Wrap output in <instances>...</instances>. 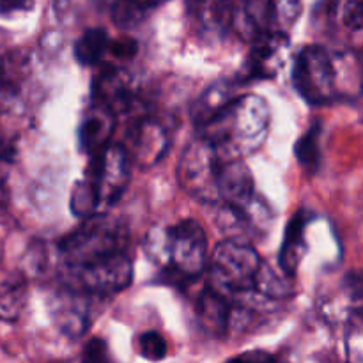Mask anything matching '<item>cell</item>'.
<instances>
[{"instance_id":"cell-1","label":"cell","mask_w":363,"mask_h":363,"mask_svg":"<svg viewBox=\"0 0 363 363\" xmlns=\"http://www.w3.org/2000/svg\"><path fill=\"white\" fill-rule=\"evenodd\" d=\"M269 128V108L255 94L236 96L209 121L199 126V137L225 160H241L257 151Z\"/></svg>"},{"instance_id":"cell-2","label":"cell","mask_w":363,"mask_h":363,"mask_svg":"<svg viewBox=\"0 0 363 363\" xmlns=\"http://www.w3.org/2000/svg\"><path fill=\"white\" fill-rule=\"evenodd\" d=\"M147 255L172 277L191 280L201 275L209 262L208 236L195 220L170 225L163 230L152 229L145 241Z\"/></svg>"},{"instance_id":"cell-3","label":"cell","mask_w":363,"mask_h":363,"mask_svg":"<svg viewBox=\"0 0 363 363\" xmlns=\"http://www.w3.org/2000/svg\"><path fill=\"white\" fill-rule=\"evenodd\" d=\"M128 230L121 220L106 215L87 218L59 243V255L69 273L98 264L126 252Z\"/></svg>"},{"instance_id":"cell-4","label":"cell","mask_w":363,"mask_h":363,"mask_svg":"<svg viewBox=\"0 0 363 363\" xmlns=\"http://www.w3.org/2000/svg\"><path fill=\"white\" fill-rule=\"evenodd\" d=\"M262 266L255 248L243 240H223L209 255L213 286L229 296L255 291Z\"/></svg>"},{"instance_id":"cell-5","label":"cell","mask_w":363,"mask_h":363,"mask_svg":"<svg viewBox=\"0 0 363 363\" xmlns=\"http://www.w3.org/2000/svg\"><path fill=\"white\" fill-rule=\"evenodd\" d=\"M223 162L225 158L209 142L197 137L186 145L179 160L181 188L197 201L218 206Z\"/></svg>"},{"instance_id":"cell-6","label":"cell","mask_w":363,"mask_h":363,"mask_svg":"<svg viewBox=\"0 0 363 363\" xmlns=\"http://www.w3.org/2000/svg\"><path fill=\"white\" fill-rule=\"evenodd\" d=\"M294 87L311 105H325L339 98L335 59L323 46L300 50L293 67Z\"/></svg>"},{"instance_id":"cell-7","label":"cell","mask_w":363,"mask_h":363,"mask_svg":"<svg viewBox=\"0 0 363 363\" xmlns=\"http://www.w3.org/2000/svg\"><path fill=\"white\" fill-rule=\"evenodd\" d=\"M131 160L121 144H112L92 156L87 181L94 190L99 208L105 209L116 204L126 190L130 181Z\"/></svg>"},{"instance_id":"cell-8","label":"cell","mask_w":363,"mask_h":363,"mask_svg":"<svg viewBox=\"0 0 363 363\" xmlns=\"http://www.w3.org/2000/svg\"><path fill=\"white\" fill-rule=\"evenodd\" d=\"M74 289L84 291L91 296H112L126 289L133 279V264L126 252L105 259L98 264L71 273Z\"/></svg>"},{"instance_id":"cell-9","label":"cell","mask_w":363,"mask_h":363,"mask_svg":"<svg viewBox=\"0 0 363 363\" xmlns=\"http://www.w3.org/2000/svg\"><path fill=\"white\" fill-rule=\"evenodd\" d=\"M131 163L149 169L156 165L169 149V130L151 116H140L131 123L123 145Z\"/></svg>"},{"instance_id":"cell-10","label":"cell","mask_w":363,"mask_h":363,"mask_svg":"<svg viewBox=\"0 0 363 363\" xmlns=\"http://www.w3.org/2000/svg\"><path fill=\"white\" fill-rule=\"evenodd\" d=\"M92 96L96 105L105 106L113 116L130 112L138 99L130 73L112 66H105L98 71L92 82Z\"/></svg>"},{"instance_id":"cell-11","label":"cell","mask_w":363,"mask_h":363,"mask_svg":"<svg viewBox=\"0 0 363 363\" xmlns=\"http://www.w3.org/2000/svg\"><path fill=\"white\" fill-rule=\"evenodd\" d=\"M52 312L55 325L59 326L64 335L73 337V339L82 337L91 326V294L74 289V287H67L55 294Z\"/></svg>"},{"instance_id":"cell-12","label":"cell","mask_w":363,"mask_h":363,"mask_svg":"<svg viewBox=\"0 0 363 363\" xmlns=\"http://www.w3.org/2000/svg\"><path fill=\"white\" fill-rule=\"evenodd\" d=\"M289 53V35L266 30L252 41L248 71L254 78H273L284 67Z\"/></svg>"},{"instance_id":"cell-13","label":"cell","mask_w":363,"mask_h":363,"mask_svg":"<svg viewBox=\"0 0 363 363\" xmlns=\"http://www.w3.org/2000/svg\"><path fill=\"white\" fill-rule=\"evenodd\" d=\"M197 318L199 323L208 330L211 335H223L234 325L236 318V305L233 303L229 294L216 289L215 286L206 287L197 298Z\"/></svg>"},{"instance_id":"cell-14","label":"cell","mask_w":363,"mask_h":363,"mask_svg":"<svg viewBox=\"0 0 363 363\" xmlns=\"http://www.w3.org/2000/svg\"><path fill=\"white\" fill-rule=\"evenodd\" d=\"M236 0H188V13L197 30L206 35H222L233 28Z\"/></svg>"},{"instance_id":"cell-15","label":"cell","mask_w":363,"mask_h":363,"mask_svg":"<svg viewBox=\"0 0 363 363\" xmlns=\"http://www.w3.org/2000/svg\"><path fill=\"white\" fill-rule=\"evenodd\" d=\"M28 77V59L23 52H9L0 59V113L20 103Z\"/></svg>"},{"instance_id":"cell-16","label":"cell","mask_w":363,"mask_h":363,"mask_svg":"<svg viewBox=\"0 0 363 363\" xmlns=\"http://www.w3.org/2000/svg\"><path fill=\"white\" fill-rule=\"evenodd\" d=\"M113 123H116V116L105 106L94 103L84 113L80 130H78V140H80L82 149L87 155L96 156L105 151L108 145H112L110 138L113 133Z\"/></svg>"},{"instance_id":"cell-17","label":"cell","mask_w":363,"mask_h":363,"mask_svg":"<svg viewBox=\"0 0 363 363\" xmlns=\"http://www.w3.org/2000/svg\"><path fill=\"white\" fill-rule=\"evenodd\" d=\"M312 215H308L305 209L298 211L287 223L286 234H284V243L280 248V268L287 279H293L303 261L305 250H307V241H305V230Z\"/></svg>"},{"instance_id":"cell-18","label":"cell","mask_w":363,"mask_h":363,"mask_svg":"<svg viewBox=\"0 0 363 363\" xmlns=\"http://www.w3.org/2000/svg\"><path fill=\"white\" fill-rule=\"evenodd\" d=\"M28 300V284L23 273H11L0 280V321L14 323Z\"/></svg>"},{"instance_id":"cell-19","label":"cell","mask_w":363,"mask_h":363,"mask_svg":"<svg viewBox=\"0 0 363 363\" xmlns=\"http://www.w3.org/2000/svg\"><path fill=\"white\" fill-rule=\"evenodd\" d=\"M110 45L112 39L105 28H87L74 45V57L84 66H98L101 64L105 53L110 52Z\"/></svg>"},{"instance_id":"cell-20","label":"cell","mask_w":363,"mask_h":363,"mask_svg":"<svg viewBox=\"0 0 363 363\" xmlns=\"http://www.w3.org/2000/svg\"><path fill=\"white\" fill-rule=\"evenodd\" d=\"M268 30L289 34L301 14V0H266Z\"/></svg>"},{"instance_id":"cell-21","label":"cell","mask_w":363,"mask_h":363,"mask_svg":"<svg viewBox=\"0 0 363 363\" xmlns=\"http://www.w3.org/2000/svg\"><path fill=\"white\" fill-rule=\"evenodd\" d=\"M234 98H236V96L233 94L230 84L211 85V87L197 99V103H195L194 106V112H191L197 128L201 126V124H204L206 121L211 119L218 110H222L223 106H225L227 103L233 101Z\"/></svg>"},{"instance_id":"cell-22","label":"cell","mask_w":363,"mask_h":363,"mask_svg":"<svg viewBox=\"0 0 363 363\" xmlns=\"http://www.w3.org/2000/svg\"><path fill=\"white\" fill-rule=\"evenodd\" d=\"M319 140H321V124L315 121L307 133L296 142L294 145V155L300 162L301 167L307 170H318L319 163H321V147H319Z\"/></svg>"},{"instance_id":"cell-23","label":"cell","mask_w":363,"mask_h":363,"mask_svg":"<svg viewBox=\"0 0 363 363\" xmlns=\"http://www.w3.org/2000/svg\"><path fill=\"white\" fill-rule=\"evenodd\" d=\"M344 346L347 363H363V308H353L347 315Z\"/></svg>"},{"instance_id":"cell-24","label":"cell","mask_w":363,"mask_h":363,"mask_svg":"<svg viewBox=\"0 0 363 363\" xmlns=\"http://www.w3.org/2000/svg\"><path fill=\"white\" fill-rule=\"evenodd\" d=\"M162 2L165 0H117L112 9L113 21L121 27H131Z\"/></svg>"},{"instance_id":"cell-25","label":"cell","mask_w":363,"mask_h":363,"mask_svg":"<svg viewBox=\"0 0 363 363\" xmlns=\"http://www.w3.org/2000/svg\"><path fill=\"white\" fill-rule=\"evenodd\" d=\"M71 211L84 220L98 216L101 213L94 190H92L91 183L87 179L80 181L74 186L73 194H71Z\"/></svg>"},{"instance_id":"cell-26","label":"cell","mask_w":363,"mask_h":363,"mask_svg":"<svg viewBox=\"0 0 363 363\" xmlns=\"http://www.w3.org/2000/svg\"><path fill=\"white\" fill-rule=\"evenodd\" d=\"M167 340L156 332H145L138 337V353L149 362H162L167 357Z\"/></svg>"},{"instance_id":"cell-27","label":"cell","mask_w":363,"mask_h":363,"mask_svg":"<svg viewBox=\"0 0 363 363\" xmlns=\"http://www.w3.org/2000/svg\"><path fill=\"white\" fill-rule=\"evenodd\" d=\"M82 363H112L108 346L103 339H91L84 347Z\"/></svg>"},{"instance_id":"cell-28","label":"cell","mask_w":363,"mask_h":363,"mask_svg":"<svg viewBox=\"0 0 363 363\" xmlns=\"http://www.w3.org/2000/svg\"><path fill=\"white\" fill-rule=\"evenodd\" d=\"M14 138L0 123V181H4V169L13 162Z\"/></svg>"},{"instance_id":"cell-29","label":"cell","mask_w":363,"mask_h":363,"mask_svg":"<svg viewBox=\"0 0 363 363\" xmlns=\"http://www.w3.org/2000/svg\"><path fill=\"white\" fill-rule=\"evenodd\" d=\"M344 291L347 296L353 301L360 303V308H363V272H350L344 277Z\"/></svg>"},{"instance_id":"cell-30","label":"cell","mask_w":363,"mask_h":363,"mask_svg":"<svg viewBox=\"0 0 363 363\" xmlns=\"http://www.w3.org/2000/svg\"><path fill=\"white\" fill-rule=\"evenodd\" d=\"M227 363H284V360L266 351H247V353L230 358Z\"/></svg>"},{"instance_id":"cell-31","label":"cell","mask_w":363,"mask_h":363,"mask_svg":"<svg viewBox=\"0 0 363 363\" xmlns=\"http://www.w3.org/2000/svg\"><path fill=\"white\" fill-rule=\"evenodd\" d=\"M137 50V41L131 38H119L116 39V41H112V45H110V52H112L113 57H117V59H133Z\"/></svg>"},{"instance_id":"cell-32","label":"cell","mask_w":363,"mask_h":363,"mask_svg":"<svg viewBox=\"0 0 363 363\" xmlns=\"http://www.w3.org/2000/svg\"><path fill=\"white\" fill-rule=\"evenodd\" d=\"M34 6V0H0V16L27 13Z\"/></svg>"}]
</instances>
